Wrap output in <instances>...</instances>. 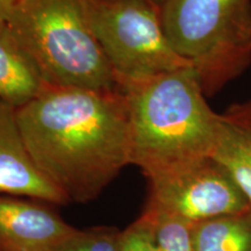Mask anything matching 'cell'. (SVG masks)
Returning a JSON list of instances; mask_svg holds the SVG:
<instances>
[{
    "label": "cell",
    "mask_w": 251,
    "mask_h": 251,
    "mask_svg": "<svg viewBox=\"0 0 251 251\" xmlns=\"http://www.w3.org/2000/svg\"><path fill=\"white\" fill-rule=\"evenodd\" d=\"M97 41L119 81L192 68L166 36L162 6L148 0H86Z\"/></svg>",
    "instance_id": "cell-5"
},
{
    "label": "cell",
    "mask_w": 251,
    "mask_h": 251,
    "mask_svg": "<svg viewBox=\"0 0 251 251\" xmlns=\"http://www.w3.org/2000/svg\"><path fill=\"white\" fill-rule=\"evenodd\" d=\"M148 1H151V2H153V4L162 6L163 2H164V0H148Z\"/></svg>",
    "instance_id": "cell-16"
},
{
    "label": "cell",
    "mask_w": 251,
    "mask_h": 251,
    "mask_svg": "<svg viewBox=\"0 0 251 251\" xmlns=\"http://www.w3.org/2000/svg\"><path fill=\"white\" fill-rule=\"evenodd\" d=\"M34 162L69 202L96 199L130 165L129 119L120 90L47 85L17 108Z\"/></svg>",
    "instance_id": "cell-1"
},
{
    "label": "cell",
    "mask_w": 251,
    "mask_h": 251,
    "mask_svg": "<svg viewBox=\"0 0 251 251\" xmlns=\"http://www.w3.org/2000/svg\"><path fill=\"white\" fill-rule=\"evenodd\" d=\"M52 205L0 194V251H52L75 230Z\"/></svg>",
    "instance_id": "cell-8"
},
{
    "label": "cell",
    "mask_w": 251,
    "mask_h": 251,
    "mask_svg": "<svg viewBox=\"0 0 251 251\" xmlns=\"http://www.w3.org/2000/svg\"><path fill=\"white\" fill-rule=\"evenodd\" d=\"M146 208L151 211L155 218L159 251H194L192 224L148 207Z\"/></svg>",
    "instance_id": "cell-13"
},
{
    "label": "cell",
    "mask_w": 251,
    "mask_h": 251,
    "mask_svg": "<svg viewBox=\"0 0 251 251\" xmlns=\"http://www.w3.org/2000/svg\"><path fill=\"white\" fill-rule=\"evenodd\" d=\"M0 194L52 206L69 203L34 162L20 130L17 108L4 101H0Z\"/></svg>",
    "instance_id": "cell-7"
},
{
    "label": "cell",
    "mask_w": 251,
    "mask_h": 251,
    "mask_svg": "<svg viewBox=\"0 0 251 251\" xmlns=\"http://www.w3.org/2000/svg\"><path fill=\"white\" fill-rule=\"evenodd\" d=\"M19 1L20 0H0V20L7 23Z\"/></svg>",
    "instance_id": "cell-15"
},
{
    "label": "cell",
    "mask_w": 251,
    "mask_h": 251,
    "mask_svg": "<svg viewBox=\"0 0 251 251\" xmlns=\"http://www.w3.org/2000/svg\"><path fill=\"white\" fill-rule=\"evenodd\" d=\"M127 102L130 164L147 178L212 157L221 114L192 68L119 81Z\"/></svg>",
    "instance_id": "cell-2"
},
{
    "label": "cell",
    "mask_w": 251,
    "mask_h": 251,
    "mask_svg": "<svg viewBox=\"0 0 251 251\" xmlns=\"http://www.w3.org/2000/svg\"><path fill=\"white\" fill-rule=\"evenodd\" d=\"M212 157L251 203V100L233 105L221 114V128Z\"/></svg>",
    "instance_id": "cell-9"
},
{
    "label": "cell",
    "mask_w": 251,
    "mask_h": 251,
    "mask_svg": "<svg viewBox=\"0 0 251 251\" xmlns=\"http://www.w3.org/2000/svg\"><path fill=\"white\" fill-rule=\"evenodd\" d=\"M149 180L147 207L190 224L249 212L251 203L213 157L163 172Z\"/></svg>",
    "instance_id": "cell-6"
},
{
    "label": "cell",
    "mask_w": 251,
    "mask_h": 251,
    "mask_svg": "<svg viewBox=\"0 0 251 251\" xmlns=\"http://www.w3.org/2000/svg\"><path fill=\"white\" fill-rule=\"evenodd\" d=\"M120 251H159L151 211L146 208L133 224L121 230Z\"/></svg>",
    "instance_id": "cell-14"
},
{
    "label": "cell",
    "mask_w": 251,
    "mask_h": 251,
    "mask_svg": "<svg viewBox=\"0 0 251 251\" xmlns=\"http://www.w3.org/2000/svg\"><path fill=\"white\" fill-rule=\"evenodd\" d=\"M194 251H251V209L192 225Z\"/></svg>",
    "instance_id": "cell-11"
},
{
    "label": "cell",
    "mask_w": 251,
    "mask_h": 251,
    "mask_svg": "<svg viewBox=\"0 0 251 251\" xmlns=\"http://www.w3.org/2000/svg\"><path fill=\"white\" fill-rule=\"evenodd\" d=\"M47 85L7 23L0 20V101L19 108L36 98Z\"/></svg>",
    "instance_id": "cell-10"
},
{
    "label": "cell",
    "mask_w": 251,
    "mask_h": 251,
    "mask_svg": "<svg viewBox=\"0 0 251 251\" xmlns=\"http://www.w3.org/2000/svg\"><path fill=\"white\" fill-rule=\"evenodd\" d=\"M162 21L172 48L191 64L206 97L251 64V0H164Z\"/></svg>",
    "instance_id": "cell-4"
},
{
    "label": "cell",
    "mask_w": 251,
    "mask_h": 251,
    "mask_svg": "<svg viewBox=\"0 0 251 251\" xmlns=\"http://www.w3.org/2000/svg\"><path fill=\"white\" fill-rule=\"evenodd\" d=\"M120 233L118 228L107 226L75 228L52 251H120Z\"/></svg>",
    "instance_id": "cell-12"
},
{
    "label": "cell",
    "mask_w": 251,
    "mask_h": 251,
    "mask_svg": "<svg viewBox=\"0 0 251 251\" xmlns=\"http://www.w3.org/2000/svg\"><path fill=\"white\" fill-rule=\"evenodd\" d=\"M7 25L48 85L119 89L90 25L86 0H20Z\"/></svg>",
    "instance_id": "cell-3"
}]
</instances>
